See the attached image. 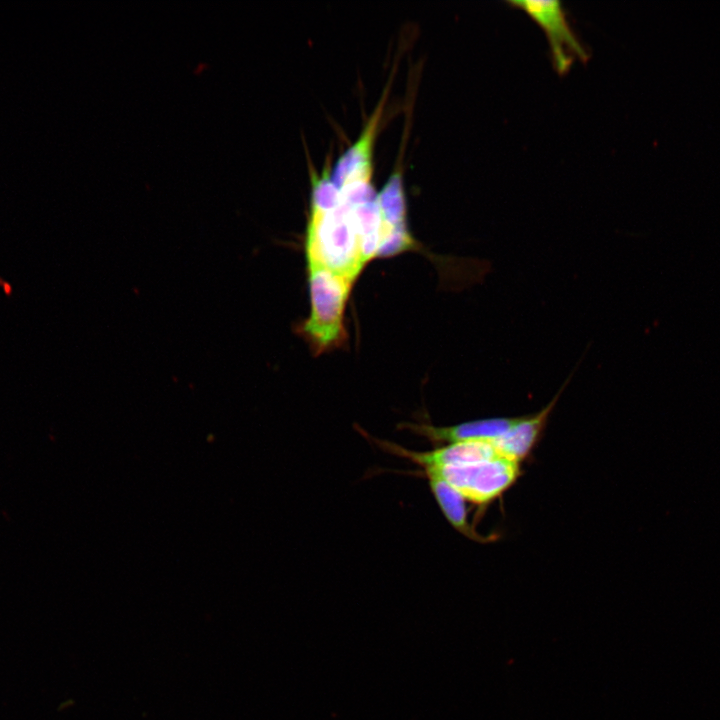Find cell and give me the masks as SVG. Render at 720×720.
<instances>
[{
	"label": "cell",
	"instance_id": "6da1fadb",
	"mask_svg": "<svg viewBox=\"0 0 720 720\" xmlns=\"http://www.w3.org/2000/svg\"><path fill=\"white\" fill-rule=\"evenodd\" d=\"M314 177L305 238L307 264L326 267L354 282L366 264L352 205L329 174Z\"/></svg>",
	"mask_w": 720,
	"mask_h": 720
},
{
	"label": "cell",
	"instance_id": "7a4b0ae2",
	"mask_svg": "<svg viewBox=\"0 0 720 720\" xmlns=\"http://www.w3.org/2000/svg\"><path fill=\"white\" fill-rule=\"evenodd\" d=\"M309 317L298 331L316 354L340 347L347 339L344 314L353 282L317 264H307Z\"/></svg>",
	"mask_w": 720,
	"mask_h": 720
},
{
	"label": "cell",
	"instance_id": "3957f363",
	"mask_svg": "<svg viewBox=\"0 0 720 720\" xmlns=\"http://www.w3.org/2000/svg\"><path fill=\"white\" fill-rule=\"evenodd\" d=\"M421 472L440 476L466 500L487 506L516 483L522 470L521 463L495 457L467 465L422 469Z\"/></svg>",
	"mask_w": 720,
	"mask_h": 720
},
{
	"label": "cell",
	"instance_id": "277c9868",
	"mask_svg": "<svg viewBox=\"0 0 720 720\" xmlns=\"http://www.w3.org/2000/svg\"><path fill=\"white\" fill-rule=\"evenodd\" d=\"M507 3L524 11L542 28L550 45L553 66L560 75L570 70L575 58L587 61L588 53L572 30L561 2L510 0Z\"/></svg>",
	"mask_w": 720,
	"mask_h": 720
},
{
	"label": "cell",
	"instance_id": "5b68a950",
	"mask_svg": "<svg viewBox=\"0 0 720 720\" xmlns=\"http://www.w3.org/2000/svg\"><path fill=\"white\" fill-rule=\"evenodd\" d=\"M519 419L516 417H493L471 420L450 426H435L426 422L401 423L399 428L426 438L433 444H451L466 441H490L509 430Z\"/></svg>",
	"mask_w": 720,
	"mask_h": 720
},
{
	"label": "cell",
	"instance_id": "8992f818",
	"mask_svg": "<svg viewBox=\"0 0 720 720\" xmlns=\"http://www.w3.org/2000/svg\"><path fill=\"white\" fill-rule=\"evenodd\" d=\"M572 376L573 374L569 375L560 390L544 407L535 413L519 416L509 430L492 441L499 457L521 463L531 454L542 438L549 417Z\"/></svg>",
	"mask_w": 720,
	"mask_h": 720
},
{
	"label": "cell",
	"instance_id": "52a82bcc",
	"mask_svg": "<svg viewBox=\"0 0 720 720\" xmlns=\"http://www.w3.org/2000/svg\"><path fill=\"white\" fill-rule=\"evenodd\" d=\"M431 492L443 515L452 527L466 538L478 543H490L499 538L498 534L479 533L469 522L466 499L463 495L438 475L425 473Z\"/></svg>",
	"mask_w": 720,
	"mask_h": 720
}]
</instances>
